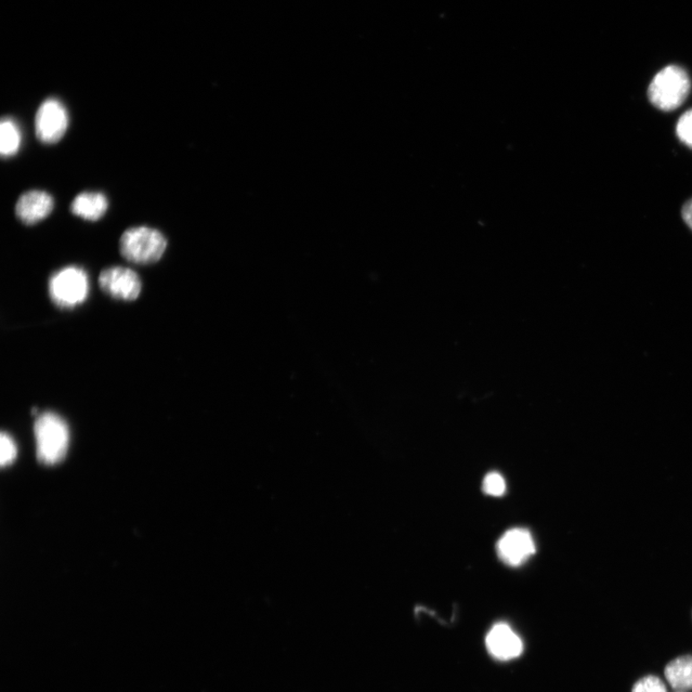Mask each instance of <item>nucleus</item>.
Wrapping results in <instances>:
<instances>
[{"label": "nucleus", "mask_w": 692, "mask_h": 692, "mask_svg": "<svg viewBox=\"0 0 692 692\" xmlns=\"http://www.w3.org/2000/svg\"><path fill=\"white\" fill-rule=\"evenodd\" d=\"M676 132L679 139L692 149V109L687 111L678 121Z\"/></svg>", "instance_id": "nucleus-16"}, {"label": "nucleus", "mask_w": 692, "mask_h": 692, "mask_svg": "<svg viewBox=\"0 0 692 692\" xmlns=\"http://www.w3.org/2000/svg\"><path fill=\"white\" fill-rule=\"evenodd\" d=\"M108 201L101 192H84L77 195L71 205L72 212L87 220H98L107 212Z\"/></svg>", "instance_id": "nucleus-10"}, {"label": "nucleus", "mask_w": 692, "mask_h": 692, "mask_svg": "<svg viewBox=\"0 0 692 692\" xmlns=\"http://www.w3.org/2000/svg\"><path fill=\"white\" fill-rule=\"evenodd\" d=\"M37 458L46 465L61 462L67 455L70 445V430L59 414L44 413L37 417L34 424Z\"/></svg>", "instance_id": "nucleus-1"}, {"label": "nucleus", "mask_w": 692, "mask_h": 692, "mask_svg": "<svg viewBox=\"0 0 692 692\" xmlns=\"http://www.w3.org/2000/svg\"><path fill=\"white\" fill-rule=\"evenodd\" d=\"M69 114L64 104L56 98L46 99L35 116V132L44 143H56L67 132Z\"/></svg>", "instance_id": "nucleus-5"}, {"label": "nucleus", "mask_w": 692, "mask_h": 692, "mask_svg": "<svg viewBox=\"0 0 692 692\" xmlns=\"http://www.w3.org/2000/svg\"><path fill=\"white\" fill-rule=\"evenodd\" d=\"M632 692H667V688L657 676H645L634 685Z\"/></svg>", "instance_id": "nucleus-15"}, {"label": "nucleus", "mask_w": 692, "mask_h": 692, "mask_svg": "<svg viewBox=\"0 0 692 692\" xmlns=\"http://www.w3.org/2000/svg\"><path fill=\"white\" fill-rule=\"evenodd\" d=\"M664 675L671 686L679 690L692 688V656L679 657L665 668Z\"/></svg>", "instance_id": "nucleus-11"}, {"label": "nucleus", "mask_w": 692, "mask_h": 692, "mask_svg": "<svg viewBox=\"0 0 692 692\" xmlns=\"http://www.w3.org/2000/svg\"><path fill=\"white\" fill-rule=\"evenodd\" d=\"M483 491L494 498H500L506 492V482L500 474L491 473L483 482Z\"/></svg>", "instance_id": "nucleus-13"}, {"label": "nucleus", "mask_w": 692, "mask_h": 692, "mask_svg": "<svg viewBox=\"0 0 692 692\" xmlns=\"http://www.w3.org/2000/svg\"><path fill=\"white\" fill-rule=\"evenodd\" d=\"M500 560L508 567L524 565L536 553V544L531 533L524 528L507 531L496 545Z\"/></svg>", "instance_id": "nucleus-7"}, {"label": "nucleus", "mask_w": 692, "mask_h": 692, "mask_svg": "<svg viewBox=\"0 0 692 692\" xmlns=\"http://www.w3.org/2000/svg\"><path fill=\"white\" fill-rule=\"evenodd\" d=\"M55 208L51 195L44 191L22 193L16 205L17 217L25 225H35L50 215Z\"/></svg>", "instance_id": "nucleus-9"}, {"label": "nucleus", "mask_w": 692, "mask_h": 692, "mask_svg": "<svg viewBox=\"0 0 692 692\" xmlns=\"http://www.w3.org/2000/svg\"><path fill=\"white\" fill-rule=\"evenodd\" d=\"M21 143V134L18 124L9 116L0 123V152L4 157L15 155Z\"/></svg>", "instance_id": "nucleus-12"}, {"label": "nucleus", "mask_w": 692, "mask_h": 692, "mask_svg": "<svg viewBox=\"0 0 692 692\" xmlns=\"http://www.w3.org/2000/svg\"><path fill=\"white\" fill-rule=\"evenodd\" d=\"M98 282L104 293L123 302H134L141 292V281L138 274L124 267H111L102 270Z\"/></svg>", "instance_id": "nucleus-6"}, {"label": "nucleus", "mask_w": 692, "mask_h": 692, "mask_svg": "<svg viewBox=\"0 0 692 692\" xmlns=\"http://www.w3.org/2000/svg\"><path fill=\"white\" fill-rule=\"evenodd\" d=\"M691 83L688 73L671 64L660 71L648 88V98L653 106L662 111L680 107L687 99Z\"/></svg>", "instance_id": "nucleus-2"}, {"label": "nucleus", "mask_w": 692, "mask_h": 692, "mask_svg": "<svg viewBox=\"0 0 692 692\" xmlns=\"http://www.w3.org/2000/svg\"><path fill=\"white\" fill-rule=\"evenodd\" d=\"M0 464L3 466L10 465L15 460L17 456V447L12 437L3 432L0 436Z\"/></svg>", "instance_id": "nucleus-14"}, {"label": "nucleus", "mask_w": 692, "mask_h": 692, "mask_svg": "<svg viewBox=\"0 0 692 692\" xmlns=\"http://www.w3.org/2000/svg\"><path fill=\"white\" fill-rule=\"evenodd\" d=\"M90 283L87 272L70 266L54 273L49 279V296L56 305L72 309L82 304L89 295Z\"/></svg>", "instance_id": "nucleus-4"}, {"label": "nucleus", "mask_w": 692, "mask_h": 692, "mask_svg": "<svg viewBox=\"0 0 692 692\" xmlns=\"http://www.w3.org/2000/svg\"><path fill=\"white\" fill-rule=\"evenodd\" d=\"M682 215L686 224L692 229V200L685 204Z\"/></svg>", "instance_id": "nucleus-17"}, {"label": "nucleus", "mask_w": 692, "mask_h": 692, "mask_svg": "<svg viewBox=\"0 0 692 692\" xmlns=\"http://www.w3.org/2000/svg\"><path fill=\"white\" fill-rule=\"evenodd\" d=\"M167 246L164 235L154 228L137 226L127 229L120 241V251L129 262L150 265L163 257Z\"/></svg>", "instance_id": "nucleus-3"}, {"label": "nucleus", "mask_w": 692, "mask_h": 692, "mask_svg": "<svg viewBox=\"0 0 692 692\" xmlns=\"http://www.w3.org/2000/svg\"><path fill=\"white\" fill-rule=\"evenodd\" d=\"M486 647L492 658L499 661H511L524 652L521 637L506 623L491 627L486 636Z\"/></svg>", "instance_id": "nucleus-8"}]
</instances>
